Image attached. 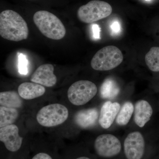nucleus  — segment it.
Wrapping results in <instances>:
<instances>
[{"label": "nucleus", "mask_w": 159, "mask_h": 159, "mask_svg": "<svg viewBox=\"0 0 159 159\" xmlns=\"http://www.w3.org/2000/svg\"><path fill=\"white\" fill-rule=\"evenodd\" d=\"M29 29L27 23L17 11L5 9L0 13V35L3 38L18 42L27 39Z\"/></svg>", "instance_id": "f257e3e1"}, {"label": "nucleus", "mask_w": 159, "mask_h": 159, "mask_svg": "<svg viewBox=\"0 0 159 159\" xmlns=\"http://www.w3.org/2000/svg\"><path fill=\"white\" fill-rule=\"evenodd\" d=\"M33 20L41 33L46 37L60 40L65 36V27L59 18L51 11L37 10L33 14Z\"/></svg>", "instance_id": "f03ea898"}, {"label": "nucleus", "mask_w": 159, "mask_h": 159, "mask_svg": "<svg viewBox=\"0 0 159 159\" xmlns=\"http://www.w3.org/2000/svg\"><path fill=\"white\" fill-rule=\"evenodd\" d=\"M123 59L120 49L116 46H107L97 51L91 60V66L96 70H110L120 65Z\"/></svg>", "instance_id": "7ed1b4c3"}, {"label": "nucleus", "mask_w": 159, "mask_h": 159, "mask_svg": "<svg viewBox=\"0 0 159 159\" xmlns=\"http://www.w3.org/2000/svg\"><path fill=\"white\" fill-rule=\"evenodd\" d=\"M112 12V8L108 3L100 0H92L80 6L77 16L80 21L91 24L108 17Z\"/></svg>", "instance_id": "20e7f679"}, {"label": "nucleus", "mask_w": 159, "mask_h": 159, "mask_svg": "<svg viewBox=\"0 0 159 159\" xmlns=\"http://www.w3.org/2000/svg\"><path fill=\"white\" fill-rule=\"evenodd\" d=\"M68 116V110L65 106L54 103L41 109L38 112L36 119L40 125L50 127L62 124Z\"/></svg>", "instance_id": "39448f33"}, {"label": "nucleus", "mask_w": 159, "mask_h": 159, "mask_svg": "<svg viewBox=\"0 0 159 159\" xmlns=\"http://www.w3.org/2000/svg\"><path fill=\"white\" fill-rule=\"evenodd\" d=\"M97 88L89 80L76 81L69 88L68 98L74 105H83L90 101L97 93Z\"/></svg>", "instance_id": "423d86ee"}, {"label": "nucleus", "mask_w": 159, "mask_h": 159, "mask_svg": "<svg viewBox=\"0 0 159 159\" xmlns=\"http://www.w3.org/2000/svg\"><path fill=\"white\" fill-rule=\"evenodd\" d=\"M94 148L97 154L103 157H111L117 155L121 150L119 139L111 134L99 136L94 142Z\"/></svg>", "instance_id": "0eeeda50"}, {"label": "nucleus", "mask_w": 159, "mask_h": 159, "mask_svg": "<svg viewBox=\"0 0 159 159\" xmlns=\"http://www.w3.org/2000/svg\"><path fill=\"white\" fill-rule=\"evenodd\" d=\"M145 140L141 133H130L124 143V152L127 159H141L145 151Z\"/></svg>", "instance_id": "6e6552de"}, {"label": "nucleus", "mask_w": 159, "mask_h": 159, "mask_svg": "<svg viewBox=\"0 0 159 159\" xmlns=\"http://www.w3.org/2000/svg\"><path fill=\"white\" fill-rule=\"evenodd\" d=\"M23 138L19 135V129L14 124L0 129V141L3 142L8 150L15 152L20 148Z\"/></svg>", "instance_id": "1a4fd4ad"}, {"label": "nucleus", "mask_w": 159, "mask_h": 159, "mask_svg": "<svg viewBox=\"0 0 159 159\" xmlns=\"http://www.w3.org/2000/svg\"><path fill=\"white\" fill-rule=\"evenodd\" d=\"M54 67L50 64L40 66L31 76V81L48 87L56 84L57 78L54 74Z\"/></svg>", "instance_id": "9d476101"}, {"label": "nucleus", "mask_w": 159, "mask_h": 159, "mask_svg": "<svg viewBox=\"0 0 159 159\" xmlns=\"http://www.w3.org/2000/svg\"><path fill=\"white\" fill-rule=\"evenodd\" d=\"M121 108L119 102L107 101L103 103L99 118V125L102 128L108 129L112 125Z\"/></svg>", "instance_id": "9b49d317"}, {"label": "nucleus", "mask_w": 159, "mask_h": 159, "mask_svg": "<svg viewBox=\"0 0 159 159\" xmlns=\"http://www.w3.org/2000/svg\"><path fill=\"white\" fill-rule=\"evenodd\" d=\"M134 120L139 127H144L150 120L153 114V109L150 103L145 100L138 101L134 109Z\"/></svg>", "instance_id": "f8f14e48"}, {"label": "nucleus", "mask_w": 159, "mask_h": 159, "mask_svg": "<svg viewBox=\"0 0 159 159\" xmlns=\"http://www.w3.org/2000/svg\"><path fill=\"white\" fill-rule=\"evenodd\" d=\"M99 116L97 108H89L77 112L74 119L76 124L80 127L87 129L93 127L96 124Z\"/></svg>", "instance_id": "ddd939ff"}, {"label": "nucleus", "mask_w": 159, "mask_h": 159, "mask_svg": "<svg viewBox=\"0 0 159 159\" xmlns=\"http://www.w3.org/2000/svg\"><path fill=\"white\" fill-rule=\"evenodd\" d=\"M43 85L33 82H24L18 87V93L22 99H32L43 96L45 93Z\"/></svg>", "instance_id": "4468645a"}, {"label": "nucleus", "mask_w": 159, "mask_h": 159, "mask_svg": "<svg viewBox=\"0 0 159 159\" xmlns=\"http://www.w3.org/2000/svg\"><path fill=\"white\" fill-rule=\"evenodd\" d=\"M19 93L15 91H7L0 93L1 106L9 108H19L23 105V100Z\"/></svg>", "instance_id": "2eb2a0df"}, {"label": "nucleus", "mask_w": 159, "mask_h": 159, "mask_svg": "<svg viewBox=\"0 0 159 159\" xmlns=\"http://www.w3.org/2000/svg\"><path fill=\"white\" fill-rule=\"evenodd\" d=\"M120 89L116 82L111 78H107L102 83L100 89L102 99H112L119 95Z\"/></svg>", "instance_id": "dca6fc26"}, {"label": "nucleus", "mask_w": 159, "mask_h": 159, "mask_svg": "<svg viewBox=\"0 0 159 159\" xmlns=\"http://www.w3.org/2000/svg\"><path fill=\"white\" fill-rule=\"evenodd\" d=\"M18 116L19 112L16 108L0 107V127L13 124Z\"/></svg>", "instance_id": "f3484780"}, {"label": "nucleus", "mask_w": 159, "mask_h": 159, "mask_svg": "<svg viewBox=\"0 0 159 159\" xmlns=\"http://www.w3.org/2000/svg\"><path fill=\"white\" fill-rule=\"evenodd\" d=\"M134 109V107L131 102H125L117 115L116 119L117 124L119 125H127L130 121Z\"/></svg>", "instance_id": "a211bd4d"}, {"label": "nucleus", "mask_w": 159, "mask_h": 159, "mask_svg": "<svg viewBox=\"0 0 159 159\" xmlns=\"http://www.w3.org/2000/svg\"><path fill=\"white\" fill-rule=\"evenodd\" d=\"M145 61L152 72H159V47H152L145 56Z\"/></svg>", "instance_id": "6ab92c4d"}, {"label": "nucleus", "mask_w": 159, "mask_h": 159, "mask_svg": "<svg viewBox=\"0 0 159 159\" xmlns=\"http://www.w3.org/2000/svg\"><path fill=\"white\" fill-rule=\"evenodd\" d=\"M19 58V72L20 74L26 75L28 74V61L25 55L20 53Z\"/></svg>", "instance_id": "aec40b11"}, {"label": "nucleus", "mask_w": 159, "mask_h": 159, "mask_svg": "<svg viewBox=\"0 0 159 159\" xmlns=\"http://www.w3.org/2000/svg\"><path fill=\"white\" fill-rule=\"evenodd\" d=\"M93 33L94 38L96 39H100V28L99 25L94 24L93 25Z\"/></svg>", "instance_id": "412c9836"}, {"label": "nucleus", "mask_w": 159, "mask_h": 159, "mask_svg": "<svg viewBox=\"0 0 159 159\" xmlns=\"http://www.w3.org/2000/svg\"><path fill=\"white\" fill-rule=\"evenodd\" d=\"M32 159H52V158L48 154L41 152L34 156Z\"/></svg>", "instance_id": "4be33fe9"}, {"label": "nucleus", "mask_w": 159, "mask_h": 159, "mask_svg": "<svg viewBox=\"0 0 159 159\" xmlns=\"http://www.w3.org/2000/svg\"><path fill=\"white\" fill-rule=\"evenodd\" d=\"M111 29H112V31L115 33H118L120 31V29L119 23L117 21L114 22L111 25Z\"/></svg>", "instance_id": "5701e85b"}, {"label": "nucleus", "mask_w": 159, "mask_h": 159, "mask_svg": "<svg viewBox=\"0 0 159 159\" xmlns=\"http://www.w3.org/2000/svg\"><path fill=\"white\" fill-rule=\"evenodd\" d=\"M90 159L88 157H80L77 158V159Z\"/></svg>", "instance_id": "b1692460"}, {"label": "nucleus", "mask_w": 159, "mask_h": 159, "mask_svg": "<svg viewBox=\"0 0 159 159\" xmlns=\"http://www.w3.org/2000/svg\"><path fill=\"white\" fill-rule=\"evenodd\" d=\"M30 1H36V0H30Z\"/></svg>", "instance_id": "393cba45"}]
</instances>
